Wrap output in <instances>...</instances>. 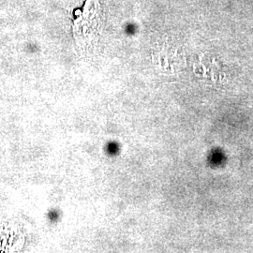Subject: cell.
Returning a JSON list of instances; mask_svg holds the SVG:
<instances>
[{"label":"cell","mask_w":253,"mask_h":253,"mask_svg":"<svg viewBox=\"0 0 253 253\" xmlns=\"http://www.w3.org/2000/svg\"><path fill=\"white\" fill-rule=\"evenodd\" d=\"M100 26V7L98 0H87L81 14L73 19V32L77 39H87L98 33Z\"/></svg>","instance_id":"1"}]
</instances>
